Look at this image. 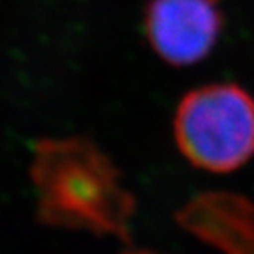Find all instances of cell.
Segmentation results:
<instances>
[{
  "label": "cell",
  "instance_id": "cell-1",
  "mask_svg": "<svg viewBox=\"0 0 254 254\" xmlns=\"http://www.w3.org/2000/svg\"><path fill=\"white\" fill-rule=\"evenodd\" d=\"M30 177L45 225L129 238L134 196L93 142L83 137L40 140Z\"/></svg>",
  "mask_w": 254,
  "mask_h": 254
},
{
  "label": "cell",
  "instance_id": "cell-2",
  "mask_svg": "<svg viewBox=\"0 0 254 254\" xmlns=\"http://www.w3.org/2000/svg\"><path fill=\"white\" fill-rule=\"evenodd\" d=\"M174 135L193 167L230 174L254 157V98L235 83H211L182 98Z\"/></svg>",
  "mask_w": 254,
  "mask_h": 254
},
{
  "label": "cell",
  "instance_id": "cell-3",
  "mask_svg": "<svg viewBox=\"0 0 254 254\" xmlns=\"http://www.w3.org/2000/svg\"><path fill=\"white\" fill-rule=\"evenodd\" d=\"M220 0H149L144 10L147 42L172 66H190L213 52L223 28Z\"/></svg>",
  "mask_w": 254,
  "mask_h": 254
},
{
  "label": "cell",
  "instance_id": "cell-4",
  "mask_svg": "<svg viewBox=\"0 0 254 254\" xmlns=\"http://www.w3.org/2000/svg\"><path fill=\"white\" fill-rule=\"evenodd\" d=\"M185 223L225 254H254V201L233 193H210L185 210Z\"/></svg>",
  "mask_w": 254,
  "mask_h": 254
},
{
  "label": "cell",
  "instance_id": "cell-5",
  "mask_svg": "<svg viewBox=\"0 0 254 254\" xmlns=\"http://www.w3.org/2000/svg\"><path fill=\"white\" fill-rule=\"evenodd\" d=\"M126 254H155V253H150V251H129Z\"/></svg>",
  "mask_w": 254,
  "mask_h": 254
}]
</instances>
